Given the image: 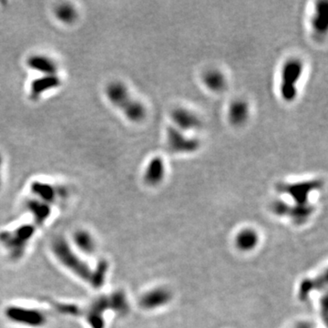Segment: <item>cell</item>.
<instances>
[{
	"label": "cell",
	"instance_id": "5",
	"mask_svg": "<svg viewBox=\"0 0 328 328\" xmlns=\"http://www.w3.org/2000/svg\"><path fill=\"white\" fill-rule=\"evenodd\" d=\"M272 211L273 213L281 216H288L294 220L296 224H303L311 216L315 207L312 204L308 205H290L282 201H276L272 204Z\"/></svg>",
	"mask_w": 328,
	"mask_h": 328
},
{
	"label": "cell",
	"instance_id": "19",
	"mask_svg": "<svg viewBox=\"0 0 328 328\" xmlns=\"http://www.w3.org/2000/svg\"><path fill=\"white\" fill-rule=\"evenodd\" d=\"M76 243L78 246L82 248L83 251L89 252L94 250L92 239L86 233H79L76 236Z\"/></svg>",
	"mask_w": 328,
	"mask_h": 328
},
{
	"label": "cell",
	"instance_id": "4",
	"mask_svg": "<svg viewBox=\"0 0 328 328\" xmlns=\"http://www.w3.org/2000/svg\"><path fill=\"white\" fill-rule=\"evenodd\" d=\"M166 142L169 151L174 153H193L201 146L200 141L186 135L183 131L169 126L166 129Z\"/></svg>",
	"mask_w": 328,
	"mask_h": 328
},
{
	"label": "cell",
	"instance_id": "1",
	"mask_svg": "<svg viewBox=\"0 0 328 328\" xmlns=\"http://www.w3.org/2000/svg\"><path fill=\"white\" fill-rule=\"evenodd\" d=\"M105 95L109 103L120 110L131 122H141L146 117L144 105L131 95L121 82H111L105 87Z\"/></svg>",
	"mask_w": 328,
	"mask_h": 328
},
{
	"label": "cell",
	"instance_id": "11",
	"mask_svg": "<svg viewBox=\"0 0 328 328\" xmlns=\"http://www.w3.org/2000/svg\"><path fill=\"white\" fill-rule=\"evenodd\" d=\"M250 115L249 104L244 99H235L230 104L228 119L232 125L240 127L246 123Z\"/></svg>",
	"mask_w": 328,
	"mask_h": 328
},
{
	"label": "cell",
	"instance_id": "2",
	"mask_svg": "<svg viewBox=\"0 0 328 328\" xmlns=\"http://www.w3.org/2000/svg\"><path fill=\"white\" fill-rule=\"evenodd\" d=\"M304 63L299 59H290L284 62L281 71L280 93L286 102L294 101L297 96V84L304 72Z\"/></svg>",
	"mask_w": 328,
	"mask_h": 328
},
{
	"label": "cell",
	"instance_id": "17",
	"mask_svg": "<svg viewBox=\"0 0 328 328\" xmlns=\"http://www.w3.org/2000/svg\"><path fill=\"white\" fill-rule=\"evenodd\" d=\"M258 244V235L252 230L242 231L236 238V246L243 251H250Z\"/></svg>",
	"mask_w": 328,
	"mask_h": 328
},
{
	"label": "cell",
	"instance_id": "9",
	"mask_svg": "<svg viewBox=\"0 0 328 328\" xmlns=\"http://www.w3.org/2000/svg\"><path fill=\"white\" fill-rule=\"evenodd\" d=\"M27 66L42 75H57L59 67L52 58L47 55L34 54L27 58Z\"/></svg>",
	"mask_w": 328,
	"mask_h": 328
},
{
	"label": "cell",
	"instance_id": "20",
	"mask_svg": "<svg viewBox=\"0 0 328 328\" xmlns=\"http://www.w3.org/2000/svg\"><path fill=\"white\" fill-rule=\"evenodd\" d=\"M313 328V326H312V324H310V323L304 322V323H300V324H298V325H297V326H295V328Z\"/></svg>",
	"mask_w": 328,
	"mask_h": 328
},
{
	"label": "cell",
	"instance_id": "18",
	"mask_svg": "<svg viewBox=\"0 0 328 328\" xmlns=\"http://www.w3.org/2000/svg\"><path fill=\"white\" fill-rule=\"evenodd\" d=\"M27 206L28 210L32 211V213L36 215L37 219L40 222H43L45 218L49 215V208L46 202L30 200L27 202Z\"/></svg>",
	"mask_w": 328,
	"mask_h": 328
},
{
	"label": "cell",
	"instance_id": "14",
	"mask_svg": "<svg viewBox=\"0 0 328 328\" xmlns=\"http://www.w3.org/2000/svg\"><path fill=\"white\" fill-rule=\"evenodd\" d=\"M313 28L318 35L327 32L328 26V3L322 1L317 4L315 15L312 19Z\"/></svg>",
	"mask_w": 328,
	"mask_h": 328
},
{
	"label": "cell",
	"instance_id": "7",
	"mask_svg": "<svg viewBox=\"0 0 328 328\" xmlns=\"http://www.w3.org/2000/svg\"><path fill=\"white\" fill-rule=\"evenodd\" d=\"M170 119L178 130L182 131H196L202 126L201 119L190 109L175 108L170 113Z\"/></svg>",
	"mask_w": 328,
	"mask_h": 328
},
{
	"label": "cell",
	"instance_id": "8",
	"mask_svg": "<svg viewBox=\"0 0 328 328\" xmlns=\"http://www.w3.org/2000/svg\"><path fill=\"white\" fill-rule=\"evenodd\" d=\"M61 80L57 75H42L35 79L30 84L29 97L33 100L40 98L44 93L48 92L51 89L60 87Z\"/></svg>",
	"mask_w": 328,
	"mask_h": 328
},
{
	"label": "cell",
	"instance_id": "21",
	"mask_svg": "<svg viewBox=\"0 0 328 328\" xmlns=\"http://www.w3.org/2000/svg\"><path fill=\"white\" fill-rule=\"evenodd\" d=\"M3 163H4L3 156L0 153V187H1V183H2V168H3Z\"/></svg>",
	"mask_w": 328,
	"mask_h": 328
},
{
	"label": "cell",
	"instance_id": "15",
	"mask_svg": "<svg viewBox=\"0 0 328 328\" xmlns=\"http://www.w3.org/2000/svg\"><path fill=\"white\" fill-rule=\"evenodd\" d=\"M55 16L58 20L66 25H71L78 19V10L71 3H60L55 7Z\"/></svg>",
	"mask_w": 328,
	"mask_h": 328
},
{
	"label": "cell",
	"instance_id": "16",
	"mask_svg": "<svg viewBox=\"0 0 328 328\" xmlns=\"http://www.w3.org/2000/svg\"><path fill=\"white\" fill-rule=\"evenodd\" d=\"M31 191L44 202H54L56 199V189L53 186L46 182L34 181L31 185Z\"/></svg>",
	"mask_w": 328,
	"mask_h": 328
},
{
	"label": "cell",
	"instance_id": "6",
	"mask_svg": "<svg viewBox=\"0 0 328 328\" xmlns=\"http://www.w3.org/2000/svg\"><path fill=\"white\" fill-rule=\"evenodd\" d=\"M53 248L56 255L60 258L61 262H63L68 267L72 269V271H75L78 274H80L82 276V278L90 281L88 278L89 272L87 271L86 265L83 264L82 262H80V260L74 254H72L70 247L63 242V240L60 239L57 240L53 246Z\"/></svg>",
	"mask_w": 328,
	"mask_h": 328
},
{
	"label": "cell",
	"instance_id": "12",
	"mask_svg": "<svg viewBox=\"0 0 328 328\" xmlns=\"http://www.w3.org/2000/svg\"><path fill=\"white\" fill-rule=\"evenodd\" d=\"M170 299L171 294L169 293V291L164 288H158L143 295L141 300V305L146 309H155L165 306L169 303Z\"/></svg>",
	"mask_w": 328,
	"mask_h": 328
},
{
	"label": "cell",
	"instance_id": "10",
	"mask_svg": "<svg viewBox=\"0 0 328 328\" xmlns=\"http://www.w3.org/2000/svg\"><path fill=\"white\" fill-rule=\"evenodd\" d=\"M165 164L164 159L156 156L150 161L143 173L144 182L150 186H157L164 180Z\"/></svg>",
	"mask_w": 328,
	"mask_h": 328
},
{
	"label": "cell",
	"instance_id": "13",
	"mask_svg": "<svg viewBox=\"0 0 328 328\" xmlns=\"http://www.w3.org/2000/svg\"><path fill=\"white\" fill-rule=\"evenodd\" d=\"M202 82L213 92H222L227 87V81L224 73L216 69L205 71L202 75Z\"/></svg>",
	"mask_w": 328,
	"mask_h": 328
},
{
	"label": "cell",
	"instance_id": "3",
	"mask_svg": "<svg viewBox=\"0 0 328 328\" xmlns=\"http://www.w3.org/2000/svg\"><path fill=\"white\" fill-rule=\"evenodd\" d=\"M322 185V180L316 179L294 183H278L276 189L280 193L291 197L296 205H308L311 204L309 203L310 194L317 189H320Z\"/></svg>",
	"mask_w": 328,
	"mask_h": 328
}]
</instances>
